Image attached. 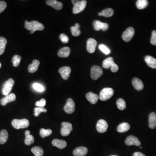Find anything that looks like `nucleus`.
Masks as SVG:
<instances>
[{
	"label": "nucleus",
	"mask_w": 156,
	"mask_h": 156,
	"mask_svg": "<svg viewBox=\"0 0 156 156\" xmlns=\"http://www.w3.org/2000/svg\"><path fill=\"white\" fill-rule=\"evenodd\" d=\"M25 28L28 31H31L30 33L33 34L36 31H42L44 29V26L41 23L35 20H33L30 22L26 20L25 21Z\"/></svg>",
	"instance_id": "obj_1"
},
{
	"label": "nucleus",
	"mask_w": 156,
	"mask_h": 156,
	"mask_svg": "<svg viewBox=\"0 0 156 156\" xmlns=\"http://www.w3.org/2000/svg\"><path fill=\"white\" fill-rule=\"evenodd\" d=\"M114 93V90L111 88H104L100 92L99 98L102 101H107L112 97Z\"/></svg>",
	"instance_id": "obj_2"
},
{
	"label": "nucleus",
	"mask_w": 156,
	"mask_h": 156,
	"mask_svg": "<svg viewBox=\"0 0 156 156\" xmlns=\"http://www.w3.org/2000/svg\"><path fill=\"white\" fill-rule=\"evenodd\" d=\"M29 121L26 119H14L12 121V125L14 128L17 129L25 128L29 125Z\"/></svg>",
	"instance_id": "obj_3"
},
{
	"label": "nucleus",
	"mask_w": 156,
	"mask_h": 156,
	"mask_svg": "<svg viewBox=\"0 0 156 156\" xmlns=\"http://www.w3.org/2000/svg\"><path fill=\"white\" fill-rule=\"evenodd\" d=\"M14 84V81L12 78H10L7 81H6L3 85L2 88V92L3 95L6 96L9 95Z\"/></svg>",
	"instance_id": "obj_4"
},
{
	"label": "nucleus",
	"mask_w": 156,
	"mask_h": 156,
	"mask_svg": "<svg viewBox=\"0 0 156 156\" xmlns=\"http://www.w3.org/2000/svg\"><path fill=\"white\" fill-rule=\"evenodd\" d=\"M86 5L87 1L85 0L79 1L73 7V13L77 14L83 12L86 7Z\"/></svg>",
	"instance_id": "obj_5"
},
{
	"label": "nucleus",
	"mask_w": 156,
	"mask_h": 156,
	"mask_svg": "<svg viewBox=\"0 0 156 156\" xmlns=\"http://www.w3.org/2000/svg\"><path fill=\"white\" fill-rule=\"evenodd\" d=\"M103 74V70L99 66H94L91 69V76L94 80H97Z\"/></svg>",
	"instance_id": "obj_6"
},
{
	"label": "nucleus",
	"mask_w": 156,
	"mask_h": 156,
	"mask_svg": "<svg viewBox=\"0 0 156 156\" xmlns=\"http://www.w3.org/2000/svg\"><path fill=\"white\" fill-rule=\"evenodd\" d=\"M72 124L69 122H63L62 123L61 134L63 136H67L70 134V132L73 131Z\"/></svg>",
	"instance_id": "obj_7"
},
{
	"label": "nucleus",
	"mask_w": 156,
	"mask_h": 156,
	"mask_svg": "<svg viewBox=\"0 0 156 156\" xmlns=\"http://www.w3.org/2000/svg\"><path fill=\"white\" fill-rule=\"evenodd\" d=\"M134 33L135 31L134 28L132 27H128L125 32H124L122 34V38L123 40L127 42L130 41L132 39Z\"/></svg>",
	"instance_id": "obj_8"
},
{
	"label": "nucleus",
	"mask_w": 156,
	"mask_h": 156,
	"mask_svg": "<svg viewBox=\"0 0 156 156\" xmlns=\"http://www.w3.org/2000/svg\"><path fill=\"white\" fill-rule=\"evenodd\" d=\"M75 110V104L73 100L71 98L68 99L66 105L64 107V110L68 114H72Z\"/></svg>",
	"instance_id": "obj_9"
},
{
	"label": "nucleus",
	"mask_w": 156,
	"mask_h": 156,
	"mask_svg": "<svg viewBox=\"0 0 156 156\" xmlns=\"http://www.w3.org/2000/svg\"><path fill=\"white\" fill-rule=\"evenodd\" d=\"M108 123L103 119H100L97 123L96 129L98 132L100 133H103L107 131L108 128Z\"/></svg>",
	"instance_id": "obj_10"
},
{
	"label": "nucleus",
	"mask_w": 156,
	"mask_h": 156,
	"mask_svg": "<svg viewBox=\"0 0 156 156\" xmlns=\"http://www.w3.org/2000/svg\"><path fill=\"white\" fill-rule=\"evenodd\" d=\"M125 143L128 146L135 145L137 146H140L141 144L138 138L133 135L128 137L125 140Z\"/></svg>",
	"instance_id": "obj_11"
},
{
	"label": "nucleus",
	"mask_w": 156,
	"mask_h": 156,
	"mask_svg": "<svg viewBox=\"0 0 156 156\" xmlns=\"http://www.w3.org/2000/svg\"><path fill=\"white\" fill-rule=\"evenodd\" d=\"M71 72V69L68 66L62 67L59 70V73L60 74L62 78L65 80L68 79Z\"/></svg>",
	"instance_id": "obj_12"
},
{
	"label": "nucleus",
	"mask_w": 156,
	"mask_h": 156,
	"mask_svg": "<svg viewBox=\"0 0 156 156\" xmlns=\"http://www.w3.org/2000/svg\"><path fill=\"white\" fill-rule=\"evenodd\" d=\"M97 41L93 38L89 39L87 42V49L88 52L91 54L94 53L96 50Z\"/></svg>",
	"instance_id": "obj_13"
},
{
	"label": "nucleus",
	"mask_w": 156,
	"mask_h": 156,
	"mask_svg": "<svg viewBox=\"0 0 156 156\" xmlns=\"http://www.w3.org/2000/svg\"><path fill=\"white\" fill-rule=\"evenodd\" d=\"M46 4L52 7L57 10H61L63 7L62 3L57 1L56 0H47L46 1Z\"/></svg>",
	"instance_id": "obj_14"
},
{
	"label": "nucleus",
	"mask_w": 156,
	"mask_h": 156,
	"mask_svg": "<svg viewBox=\"0 0 156 156\" xmlns=\"http://www.w3.org/2000/svg\"><path fill=\"white\" fill-rule=\"evenodd\" d=\"M88 148L84 147H80L74 150L73 154L75 156H85L88 153Z\"/></svg>",
	"instance_id": "obj_15"
},
{
	"label": "nucleus",
	"mask_w": 156,
	"mask_h": 156,
	"mask_svg": "<svg viewBox=\"0 0 156 156\" xmlns=\"http://www.w3.org/2000/svg\"><path fill=\"white\" fill-rule=\"evenodd\" d=\"M16 98V96L14 93H11L2 98L1 100V103L2 105L5 106L8 103L15 101Z\"/></svg>",
	"instance_id": "obj_16"
},
{
	"label": "nucleus",
	"mask_w": 156,
	"mask_h": 156,
	"mask_svg": "<svg viewBox=\"0 0 156 156\" xmlns=\"http://www.w3.org/2000/svg\"><path fill=\"white\" fill-rule=\"evenodd\" d=\"M71 50L69 47H64L60 49L58 52V56L62 58H66L70 55Z\"/></svg>",
	"instance_id": "obj_17"
},
{
	"label": "nucleus",
	"mask_w": 156,
	"mask_h": 156,
	"mask_svg": "<svg viewBox=\"0 0 156 156\" xmlns=\"http://www.w3.org/2000/svg\"><path fill=\"white\" fill-rule=\"evenodd\" d=\"M52 143L53 146L56 147L59 149H64L67 146L66 142L63 140L56 139L52 141Z\"/></svg>",
	"instance_id": "obj_18"
},
{
	"label": "nucleus",
	"mask_w": 156,
	"mask_h": 156,
	"mask_svg": "<svg viewBox=\"0 0 156 156\" xmlns=\"http://www.w3.org/2000/svg\"><path fill=\"white\" fill-rule=\"evenodd\" d=\"M86 98L87 100L92 104L96 103L99 98V96L92 92H90L86 95Z\"/></svg>",
	"instance_id": "obj_19"
},
{
	"label": "nucleus",
	"mask_w": 156,
	"mask_h": 156,
	"mask_svg": "<svg viewBox=\"0 0 156 156\" xmlns=\"http://www.w3.org/2000/svg\"><path fill=\"white\" fill-rule=\"evenodd\" d=\"M132 83L134 87L137 90H141L144 88V85L143 82L138 78H134Z\"/></svg>",
	"instance_id": "obj_20"
},
{
	"label": "nucleus",
	"mask_w": 156,
	"mask_h": 156,
	"mask_svg": "<svg viewBox=\"0 0 156 156\" xmlns=\"http://www.w3.org/2000/svg\"><path fill=\"white\" fill-rule=\"evenodd\" d=\"M39 61L37 60H34L33 61V63L30 64L28 67V70L29 73H34L38 69L39 66L40 65Z\"/></svg>",
	"instance_id": "obj_21"
},
{
	"label": "nucleus",
	"mask_w": 156,
	"mask_h": 156,
	"mask_svg": "<svg viewBox=\"0 0 156 156\" xmlns=\"http://www.w3.org/2000/svg\"><path fill=\"white\" fill-rule=\"evenodd\" d=\"M145 61L150 67L156 69V59L150 56H147L145 57Z\"/></svg>",
	"instance_id": "obj_22"
},
{
	"label": "nucleus",
	"mask_w": 156,
	"mask_h": 156,
	"mask_svg": "<svg viewBox=\"0 0 156 156\" xmlns=\"http://www.w3.org/2000/svg\"><path fill=\"white\" fill-rule=\"evenodd\" d=\"M149 126L151 129H154L156 127V114L151 112L149 116Z\"/></svg>",
	"instance_id": "obj_23"
},
{
	"label": "nucleus",
	"mask_w": 156,
	"mask_h": 156,
	"mask_svg": "<svg viewBox=\"0 0 156 156\" xmlns=\"http://www.w3.org/2000/svg\"><path fill=\"white\" fill-rule=\"evenodd\" d=\"M25 139L24 143L26 145H30L34 143V137L30 134V131L28 130L26 131L25 132Z\"/></svg>",
	"instance_id": "obj_24"
},
{
	"label": "nucleus",
	"mask_w": 156,
	"mask_h": 156,
	"mask_svg": "<svg viewBox=\"0 0 156 156\" xmlns=\"http://www.w3.org/2000/svg\"><path fill=\"white\" fill-rule=\"evenodd\" d=\"M130 125L126 122H124L120 124L117 128V131L119 132L123 133L127 132L130 129Z\"/></svg>",
	"instance_id": "obj_25"
},
{
	"label": "nucleus",
	"mask_w": 156,
	"mask_h": 156,
	"mask_svg": "<svg viewBox=\"0 0 156 156\" xmlns=\"http://www.w3.org/2000/svg\"><path fill=\"white\" fill-rule=\"evenodd\" d=\"M115 63L112 57H108L103 62L102 66L104 68L109 69L111 68Z\"/></svg>",
	"instance_id": "obj_26"
},
{
	"label": "nucleus",
	"mask_w": 156,
	"mask_h": 156,
	"mask_svg": "<svg viewBox=\"0 0 156 156\" xmlns=\"http://www.w3.org/2000/svg\"><path fill=\"white\" fill-rule=\"evenodd\" d=\"M8 138V134L7 131L3 130L0 132V144H5L7 141Z\"/></svg>",
	"instance_id": "obj_27"
},
{
	"label": "nucleus",
	"mask_w": 156,
	"mask_h": 156,
	"mask_svg": "<svg viewBox=\"0 0 156 156\" xmlns=\"http://www.w3.org/2000/svg\"><path fill=\"white\" fill-rule=\"evenodd\" d=\"M7 43L6 39L4 37H0V55L3 54Z\"/></svg>",
	"instance_id": "obj_28"
},
{
	"label": "nucleus",
	"mask_w": 156,
	"mask_h": 156,
	"mask_svg": "<svg viewBox=\"0 0 156 156\" xmlns=\"http://www.w3.org/2000/svg\"><path fill=\"white\" fill-rule=\"evenodd\" d=\"M31 151L35 156H43L44 153L43 149L40 147L36 146L33 147Z\"/></svg>",
	"instance_id": "obj_29"
},
{
	"label": "nucleus",
	"mask_w": 156,
	"mask_h": 156,
	"mask_svg": "<svg viewBox=\"0 0 156 156\" xmlns=\"http://www.w3.org/2000/svg\"><path fill=\"white\" fill-rule=\"evenodd\" d=\"M148 5V1L147 0H138L136 2V6L138 9H144Z\"/></svg>",
	"instance_id": "obj_30"
},
{
	"label": "nucleus",
	"mask_w": 156,
	"mask_h": 156,
	"mask_svg": "<svg viewBox=\"0 0 156 156\" xmlns=\"http://www.w3.org/2000/svg\"><path fill=\"white\" fill-rule=\"evenodd\" d=\"M117 107L120 110H124L126 108V104L125 100L122 98H119L116 102Z\"/></svg>",
	"instance_id": "obj_31"
},
{
	"label": "nucleus",
	"mask_w": 156,
	"mask_h": 156,
	"mask_svg": "<svg viewBox=\"0 0 156 156\" xmlns=\"http://www.w3.org/2000/svg\"><path fill=\"white\" fill-rule=\"evenodd\" d=\"M102 15L106 18H109L113 16L114 14V11L111 8H106L102 11Z\"/></svg>",
	"instance_id": "obj_32"
},
{
	"label": "nucleus",
	"mask_w": 156,
	"mask_h": 156,
	"mask_svg": "<svg viewBox=\"0 0 156 156\" xmlns=\"http://www.w3.org/2000/svg\"><path fill=\"white\" fill-rule=\"evenodd\" d=\"M52 131L50 129H45L44 128H41L40 130V135L42 138L48 137L52 134Z\"/></svg>",
	"instance_id": "obj_33"
},
{
	"label": "nucleus",
	"mask_w": 156,
	"mask_h": 156,
	"mask_svg": "<svg viewBox=\"0 0 156 156\" xmlns=\"http://www.w3.org/2000/svg\"><path fill=\"white\" fill-rule=\"evenodd\" d=\"M21 60V56H20L19 55H14V56L13 57L12 60V62L13 65L14 66H18L20 63Z\"/></svg>",
	"instance_id": "obj_34"
},
{
	"label": "nucleus",
	"mask_w": 156,
	"mask_h": 156,
	"mask_svg": "<svg viewBox=\"0 0 156 156\" xmlns=\"http://www.w3.org/2000/svg\"><path fill=\"white\" fill-rule=\"evenodd\" d=\"M34 116L38 117L41 112H47V109L44 107H37L34 108Z\"/></svg>",
	"instance_id": "obj_35"
},
{
	"label": "nucleus",
	"mask_w": 156,
	"mask_h": 156,
	"mask_svg": "<svg viewBox=\"0 0 156 156\" xmlns=\"http://www.w3.org/2000/svg\"><path fill=\"white\" fill-rule=\"evenodd\" d=\"M70 30L72 35L74 37H78L81 34V31L79 29L76 28L75 26H72Z\"/></svg>",
	"instance_id": "obj_36"
},
{
	"label": "nucleus",
	"mask_w": 156,
	"mask_h": 156,
	"mask_svg": "<svg viewBox=\"0 0 156 156\" xmlns=\"http://www.w3.org/2000/svg\"><path fill=\"white\" fill-rule=\"evenodd\" d=\"M93 25L96 31H100L102 27L103 23L99 20H95L93 23Z\"/></svg>",
	"instance_id": "obj_37"
},
{
	"label": "nucleus",
	"mask_w": 156,
	"mask_h": 156,
	"mask_svg": "<svg viewBox=\"0 0 156 156\" xmlns=\"http://www.w3.org/2000/svg\"><path fill=\"white\" fill-rule=\"evenodd\" d=\"M99 48L105 54L108 55L110 53V50L104 44L99 45Z\"/></svg>",
	"instance_id": "obj_38"
},
{
	"label": "nucleus",
	"mask_w": 156,
	"mask_h": 156,
	"mask_svg": "<svg viewBox=\"0 0 156 156\" xmlns=\"http://www.w3.org/2000/svg\"><path fill=\"white\" fill-rule=\"evenodd\" d=\"M33 87L36 90L40 92H42L44 90V87L38 83H35L33 84Z\"/></svg>",
	"instance_id": "obj_39"
},
{
	"label": "nucleus",
	"mask_w": 156,
	"mask_h": 156,
	"mask_svg": "<svg viewBox=\"0 0 156 156\" xmlns=\"http://www.w3.org/2000/svg\"><path fill=\"white\" fill-rule=\"evenodd\" d=\"M60 38L63 43H68L69 41V37L66 34H63V33H62L60 35Z\"/></svg>",
	"instance_id": "obj_40"
},
{
	"label": "nucleus",
	"mask_w": 156,
	"mask_h": 156,
	"mask_svg": "<svg viewBox=\"0 0 156 156\" xmlns=\"http://www.w3.org/2000/svg\"><path fill=\"white\" fill-rule=\"evenodd\" d=\"M151 43L152 45H156V31H153L152 33Z\"/></svg>",
	"instance_id": "obj_41"
},
{
	"label": "nucleus",
	"mask_w": 156,
	"mask_h": 156,
	"mask_svg": "<svg viewBox=\"0 0 156 156\" xmlns=\"http://www.w3.org/2000/svg\"><path fill=\"white\" fill-rule=\"evenodd\" d=\"M46 100L45 99L42 98L40 101L36 102L35 105L37 106H38V107H44V106L46 105Z\"/></svg>",
	"instance_id": "obj_42"
},
{
	"label": "nucleus",
	"mask_w": 156,
	"mask_h": 156,
	"mask_svg": "<svg viewBox=\"0 0 156 156\" xmlns=\"http://www.w3.org/2000/svg\"><path fill=\"white\" fill-rule=\"evenodd\" d=\"M7 3L5 1H0V13L5 11L6 8Z\"/></svg>",
	"instance_id": "obj_43"
},
{
	"label": "nucleus",
	"mask_w": 156,
	"mask_h": 156,
	"mask_svg": "<svg viewBox=\"0 0 156 156\" xmlns=\"http://www.w3.org/2000/svg\"><path fill=\"white\" fill-rule=\"evenodd\" d=\"M119 66H118V65H117L115 63V64L111 66V71H112V72H113V73H116V72H117V71L119 70Z\"/></svg>",
	"instance_id": "obj_44"
},
{
	"label": "nucleus",
	"mask_w": 156,
	"mask_h": 156,
	"mask_svg": "<svg viewBox=\"0 0 156 156\" xmlns=\"http://www.w3.org/2000/svg\"><path fill=\"white\" fill-rule=\"evenodd\" d=\"M109 25L107 23H103L102 27V30L104 31H106L109 28Z\"/></svg>",
	"instance_id": "obj_45"
},
{
	"label": "nucleus",
	"mask_w": 156,
	"mask_h": 156,
	"mask_svg": "<svg viewBox=\"0 0 156 156\" xmlns=\"http://www.w3.org/2000/svg\"><path fill=\"white\" fill-rule=\"evenodd\" d=\"M133 156H146L144 154H143L142 153L138 152H137L134 153L133 154Z\"/></svg>",
	"instance_id": "obj_46"
},
{
	"label": "nucleus",
	"mask_w": 156,
	"mask_h": 156,
	"mask_svg": "<svg viewBox=\"0 0 156 156\" xmlns=\"http://www.w3.org/2000/svg\"><path fill=\"white\" fill-rule=\"evenodd\" d=\"M75 27H76V28H78V29H79V28H80V25H79V24H78V23L75 24Z\"/></svg>",
	"instance_id": "obj_47"
},
{
	"label": "nucleus",
	"mask_w": 156,
	"mask_h": 156,
	"mask_svg": "<svg viewBox=\"0 0 156 156\" xmlns=\"http://www.w3.org/2000/svg\"><path fill=\"white\" fill-rule=\"evenodd\" d=\"M98 16H102V13L101 12H99V13L98 14Z\"/></svg>",
	"instance_id": "obj_48"
},
{
	"label": "nucleus",
	"mask_w": 156,
	"mask_h": 156,
	"mask_svg": "<svg viewBox=\"0 0 156 156\" xmlns=\"http://www.w3.org/2000/svg\"><path fill=\"white\" fill-rule=\"evenodd\" d=\"M1 67V62H0V68Z\"/></svg>",
	"instance_id": "obj_49"
},
{
	"label": "nucleus",
	"mask_w": 156,
	"mask_h": 156,
	"mask_svg": "<svg viewBox=\"0 0 156 156\" xmlns=\"http://www.w3.org/2000/svg\"><path fill=\"white\" fill-rule=\"evenodd\" d=\"M114 156V155H113V156Z\"/></svg>",
	"instance_id": "obj_50"
}]
</instances>
